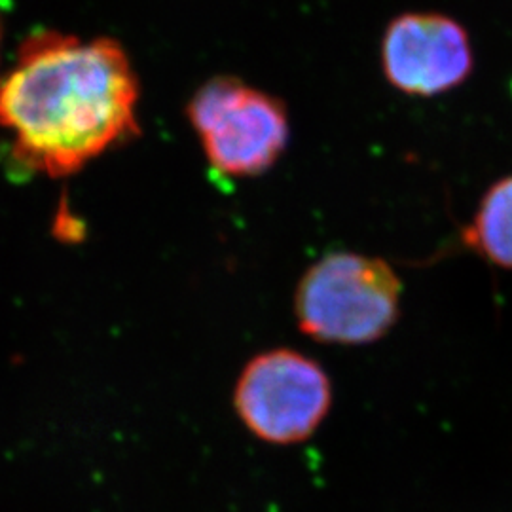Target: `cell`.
Here are the masks:
<instances>
[{
  "mask_svg": "<svg viewBox=\"0 0 512 512\" xmlns=\"http://www.w3.org/2000/svg\"><path fill=\"white\" fill-rule=\"evenodd\" d=\"M139 80L110 38L38 33L0 80V126L14 156L48 177H67L139 131Z\"/></svg>",
  "mask_w": 512,
  "mask_h": 512,
  "instance_id": "obj_1",
  "label": "cell"
},
{
  "mask_svg": "<svg viewBox=\"0 0 512 512\" xmlns=\"http://www.w3.org/2000/svg\"><path fill=\"white\" fill-rule=\"evenodd\" d=\"M403 281L378 256L330 253L302 275L294 315L311 340L366 346L382 340L401 317Z\"/></svg>",
  "mask_w": 512,
  "mask_h": 512,
  "instance_id": "obj_2",
  "label": "cell"
},
{
  "mask_svg": "<svg viewBox=\"0 0 512 512\" xmlns=\"http://www.w3.org/2000/svg\"><path fill=\"white\" fill-rule=\"evenodd\" d=\"M186 112L209 164L228 177L268 171L289 145L285 105L234 76L205 82Z\"/></svg>",
  "mask_w": 512,
  "mask_h": 512,
  "instance_id": "obj_3",
  "label": "cell"
},
{
  "mask_svg": "<svg viewBox=\"0 0 512 512\" xmlns=\"http://www.w3.org/2000/svg\"><path fill=\"white\" fill-rule=\"evenodd\" d=\"M239 420L260 440L298 444L310 439L332 406V384L323 366L294 349L256 355L234 391Z\"/></svg>",
  "mask_w": 512,
  "mask_h": 512,
  "instance_id": "obj_4",
  "label": "cell"
},
{
  "mask_svg": "<svg viewBox=\"0 0 512 512\" xmlns=\"http://www.w3.org/2000/svg\"><path fill=\"white\" fill-rule=\"evenodd\" d=\"M385 80L412 97L452 92L475 69L467 29L439 12H408L389 21L382 38Z\"/></svg>",
  "mask_w": 512,
  "mask_h": 512,
  "instance_id": "obj_5",
  "label": "cell"
},
{
  "mask_svg": "<svg viewBox=\"0 0 512 512\" xmlns=\"http://www.w3.org/2000/svg\"><path fill=\"white\" fill-rule=\"evenodd\" d=\"M461 239L484 260L512 270V175L486 190Z\"/></svg>",
  "mask_w": 512,
  "mask_h": 512,
  "instance_id": "obj_6",
  "label": "cell"
}]
</instances>
